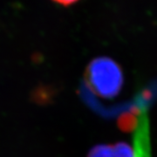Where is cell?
Returning a JSON list of instances; mask_svg holds the SVG:
<instances>
[{"label": "cell", "mask_w": 157, "mask_h": 157, "mask_svg": "<svg viewBox=\"0 0 157 157\" xmlns=\"http://www.w3.org/2000/svg\"><path fill=\"white\" fill-rule=\"evenodd\" d=\"M52 1L57 3V4H59V5H61V6H69L77 3L79 0H52Z\"/></svg>", "instance_id": "6da1fadb"}]
</instances>
